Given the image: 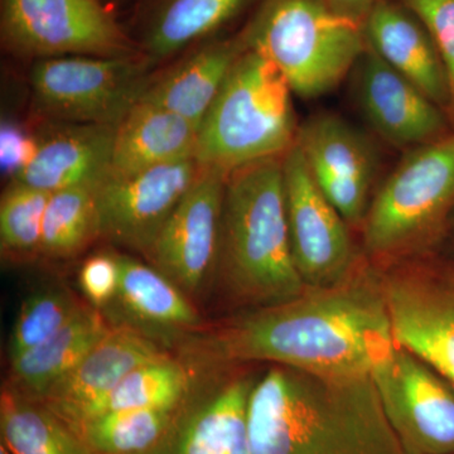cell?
I'll use <instances>...</instances> for the list:
<instances>
[{
	"label": "cell",
	"mask_w": 454,
	"mask_h": 454,
	"mask_svg": "<svg viewBox=\"0 0 454 454\" xmlns=\"http://www.w3.org/2000/svg\"><path fill=\"white\" fill-rule=\"evenodd\" d=\"M310 175L351 227L361 229L380 172L372 139L333 113H318L300 124L297 139Z\"/></svg>",
	"instance_id": "obj_14"
},
{
	"label": "cell",
	"mask_w": 454,
	"mask_h": 454,
	"mask_svg": "<svg viewBox=\"0 0 454 454\" xmlns=\"http://www.w3.org/2000/svg\"><path fill=\"white\" fill-rule=\"evenodd\" d=\"M85 306L67 286L51 284L35 289L23 301L12 328L9 361L51 339Z\"/></svg>",
	"instance_id": "obj_29"
},
{
	"label": "cell",
	"mask_w": 454,
	"mask_h": 454,
	"mask_svg": "<svg viewBox=\"0 0 454 454\" xmlns=\"http://www.w3.org/2000/svg\"><path fill=\"white\" fill-rule=\"evenodd\" d=\"M227 175L200 166L196 181L145 255L152 267L193 301L215 283Z\"/></svg>",
	"instance_id": "obj_13"
},
{
	"label": "cell",
	"mask_w": 454,
	"mask_h": 454,
	"mask_svg": "<svg viewBox=\"0 0 454 454\" xmlns=\"http://www.w3.org/2000/svg\"><path fill=\"white\" fill-rule=\"evenodd\" d=\"M354 73L358 107L387 145L409 152L452 133L450 115L372 47L358 59Z\"/></svg>",
	"instance_id": "obj_16"
},
{
	"label": "cell",
	"mask_w": 454,
	"mask_h": 454,
	"mask_svg": "<svg viewBox=\"0 0 454 454\" xmlns=\"http://www.w3.org/2000/svg\"><path fill=\"white\" fill-rule=\"evenodd\" d=\"M245 46L241 37L205 47L157 80H151L139 101L178 114L200 130Z\"/></svg>",
	"instance_id": "obj_22"
},
{
	"label": "cell",
	"mask_w": 454,
	"mask_h": 454,
	"mask_svg": "<svg viewBox=\"0 0 454 454\" xmlns=\"http://www.w3.org/2000/svg\"><path fill=\"white\" fill-rule=\"evenodd\" d=\"M0 454H13L11 450H8L7 446L4 443L0 442Z\"/></svg>",
	"instance_id": "obj_36"
},
{
	"label": "cell",
	"mask_w": 454,
	"mask_h": 454,
	"mask_svg": "<svg viewBox=\"0 0 454 454\" xmlns=\"http://www.w3.org/2000/svg\"><path fill=\"white\" fill-rule=\"evenodd\" d=\"M394 345L380 268L365 255L342 282L203 327L178 349L234 365L355 376L369 375Z\"/></svg>",
	"instance_id": "obj_1"
},
{
	"label": "cell",
	"mask_w": 454,
	"mask_h": 454,
	"mask_svg": "<svg viewBox=\"0 0 454 454\" xmlns=\"http://www.w3.org/2000/svg\"><path fill=\"white\" fill-rule=\"evenodd\" d=\"M192 376V361L181 352L172 351L137 367L92 402L52 411L66 422L76 423L115 411L169 408L178 405L186 395Z\"/></svg>",
	"instance_id": "obj_24"
},
{
	"label": "cell",
	"mask_w": 454,
	"mask_h": 454,
	"mask_svg": "<svg viewBox=\"0 0 454 454\" xmlns=\"http://www.w3.org/2000/svg\"><path fill=\"white\" fill-rule=\"evenodd\" d=\"M364 26L369 46L450 115L446 66L420 20L403 4L379 0L367 12Z\"/></svg>",
	"instance_id": "obj_18"
},
{
	"label": "cell",
	"mask_w": 454,
	"mask_h": 454,
	"mask_svg": "<svg viewBox=\"0 0 454 454\" xmlns=\"http://www.w3.org/2000/svg\"><path fill=\"white\" fill-rule=\"evenodd\" d=\"M292 94L279 67L247 44L200 127L196 162L230 173L284 157L300 130Z\"/></svg>",
	"instance_id": "obj_4"
},
{
	"label": "cell",
	"mask_w": 454,
	"mask_h": 454,
	"mask_svg": "<svg viewBox=\"0 0 454 454\" xmlns=\"http://www.w3.org/2000/svg\"><path fill=\"white\" fill-rule=\"evenodd\" d=\"M247 427L253 454H408L370 373L270 365L254 385Z\"/></svg>",
	"instance_id": "obj_2"
},
{
	"label": "cell",
	"mask_w": 454,
	"mask_h": 454,
	"mask_svg": "<svg viewBox=\"0 0 454 454\" xmlns=\"http://www.w3.org/2000/svg\"><path fill=\"white\" fill-rule=\"evenodd\" d=\"M79 284L90 306L103 312L115 300L121 286L118 255L97 254L86 260L80 269Z\"/></svg>",
	"instance_id": "obj_32"
},
{
	"label": "cell",
	"mask_w": 454,
	"mask_h": 454,
	"mask_svg": "<svg viewBox=\"0 0 454 454\" xmlns=\"http://www.w3.org/2000/svg\"><path fill=\"white\" fill-rule=\"evenodd\" d=\"M372 376L391 429L408 454H454V384L394 345Z\"/></svg>",
	"instance_id": "obj_10"
},
{
	"label": "cell",
	"mask_w": 454,
	"mask_h": 454,
	"mask_svg": "<svg viewBox=\"0 0 454 454\" xmlns=\"http://www.w3.org/2000/svg\"><path fill=\"white\" fill-rule=\"evenodd\" d=\"M52 193L12 181L0 200V245L3 254L40 253L44 214Z\"/></svg>",
	"instance_id": "obj_30"
},
{
	"label": "cell",
	"mask_w": 454,
	"mask_h": 454,
	"mask_svg": "<svg viewBox=\"0 0 454 454\" xmlns=\"http://www.w3.org/2000/svg\"><path fill=\"white\" fill-rule=\"evenodd\" d=\"M454 212V131L406 152L376 190L361 226L364 254L379 267L429 255Z\"/></svg>",
	"instance_id": "obj_5"
},
{
	"label": "cell",
	"mask_w": 454,
	"mask_h": 454,
	"mask_svg": "<svg viewBox=\"0 0 454 454\" xmlns=\"http://www.w3.org/2000/svg\"><path fill=\"white\" fill-rule=\"evenodd\" d=\"M243 0H170L152 28L149 52L166 57L226 22Z\"/></svg>",
	"instance_id": "obj_28"
},
{
	"label": "cell",
	"mask_w": 454,
	"mask_h": 454,
	"mask_svg": "<svg viewBox=\"0 0 454 454\" xmlns=\"http://www.w3.org/2000/svg\"><path fill=\"white\" fill-rule=\"evenodd\" d=\"M197 139L199 127L193 122L164 107L138 101L116 125L107 177H127L160 164L195 158Z\"/></svg>",
	"instance_id": "obj_21"
},
{
	"label": "cell",
	"mask_w": 454,
	"mask_h": 454,
	"mask_svg": "<svg viewBox=\"0 0 454 454\" xmlns=\"http://www.w3.org/2000/svg\"><path fill=\"white\" fill-rule=\"evenodd\" d=\"M426 27L441 53L450 79V119L454 121V0H399Z\"/></svg>",
	"instance_id": "obj_31"
},
{
	"label": "cell",
	"mask_w": 454,
	"mask_h": 454,
	"mask_svg": "<svg viewBox=\"0 0 454 454\" xmlns=\"http://www.w3.org/2000/svg\"><path fill=\"white\" fill-rule=\"evenodd\" d=\"M336 7L342 9V11L348 12V13L356 16L357 12L370 11L379 2V0H330Z\"/></svg>",
	"instance_id": "obj_34"
},
{
	"label": "cell",
	"mask_w": 454,
	"mask_h": 454,
	"mask_svg": "<svg viewBox=\"0 0 454 454\" xmlns=\"http://www.w3.org/2000/svg\"><path fill=\"white\" fill-rule=\"evenodd\" d=\"M115 125L73 124L40 142L35 160L13 181L53 193L100 184L112 166Z\"/></svg>",
	"instance_id": "obj_20"
},
{
	"label": "cell",
	"mask_w": 454,
	"mask_h": 454,
	"mask_svg": "<svg viewBox=\"0 0 454 454\" xmlns=\"http://www.w3.org/2000/svg\"><path fill=\"white\" fill-rule=\"evenodd\" d=\"M98 187V184H85L51 195L42 231V255L71 258L100 238Z\"/></svg>",
	"instance_id": "obj_27"
},
{
	"label": "cell",
	"mask_w": 454,
	"mask_h": 454,
	"mask_svg": "<svg viewBox=\"0 0 454 454\" xmlns=\"http://www.w3.org/2000/svg\"><path fill=\"white\" fill-rule=\"evenodd\" d=\"M2 27L8 43L27 55L136 56L98 0H3Z\"/></svg>",
	"instance_id": "obj_12"
},
{
	"label": "cell",
	"mask_w": 454,
	"mask_h": 454,
	"mask_svg": "<svg viewBox=\"0 0 454 454\" xmlns=\"http://www.w3.org/2000/svg\"><path fill=\"white\" fill-rule=\"evenodd\" d=\"M243 37L303 98L333 91L369 47L364 20L330 0H268Z\"/></svg>",
	"instance_id": "obj_6"
},
{
	"label": "cell",
	"mask_w": 454,
	"mask_h": 454,
	"mask_svg": "<svg viewBox=\"0 0 454 454\" xmlns=\"http://www.w3.org/2000/svg\"><path fill=\"white\" fill-rule=\"evenodd\" d=\"M177 406L115 411L68 424L97 454H146L169 429Z\"/></svg>",
	"instance_id": "obj_26"
},
{
	"label": "cell",
	"mask_w": 454,
	"mask_h": 454,
	"mask_svg": "<svg viewBox=\"0 0 454 454\" xmlns=\"http://www.w3.org/2000/svg\"><path fill=\"white\" fill-rule=\"evenodd\" d=\"M215 283L229 300L250 309L306 291L289 239L283 157L227 175Z\"/></svg>",
	"instance_id": "obj_3"
},
{
	"label": "cell",
	"mask_w": 454,
	"mask_h": 454,
	"mask_svg": "<svg viewBox=\"0 0 454 454\" xmlns=\"http://www.w3.org/2000/svg\"><path fill=\"white\" fill-rule=\"evenodd\" d=\"M40 142L16 125L3 124L0 130V164L3 173L16 177L35 160Z\"/></svg>",
	"instance_id": "obj_33"
},
{
	"label": "cell",
	"mask_w": 454,
	"mask_h": 454,
	"mask_svg": "<svg viewBox=\"0 0 454 454\" xmlns=\"http://www.w3.org/2000/svg\"><path fill=\"white\" fill-rule=\"evenodd\" d=\"M121 286L113 303L104 309L112 325H127L170 351L203 328L195 301L152 265L118 255Z\"/></svg>",
	"instance_id": "obj_17"
},
{
	"label": "cell",
	"mask_w": 454,
	"mask_h": 454,
	"mask_svg": "<svg viewBox=\"0 0 454 454\" xmlns=\"http://www.w3.org/2000/svg\"><path fill=\"white\" fill-rule=\"evenodd\" d=\"M450 232H452V234L454 235V212L452 217H450V226H448L447 234H450Z\"/></svg>",
	"instance_id": "obj_35"
},
{
	"label": "cell",
	"mask_w": 454,
	"mask_h": 454,
	"mask_svg": "<svg viewBox=\"0 0 454 454\" xmlns=\"http://www.w3.org/2000/svg\"><path fill=\"white\" fill-rule=\"evenodd\" d=\"M192 382L164 437L146 454H253L247 411L259 375L247 365L184 354Z\"/></svg>",
	"instance_id": "obj_7"
},
{
	"label": "cell",
	"mask_w": 454,
	"mask_h": 454,
	"mask_svg": "<svg viewBox=\"0 0 454 454\" xmlns=\"http://www.w3.org/2000/svg\"><path fill=\"white\" fill-rule=\"evenodd\" d=\"M0 442L13 454H97L52 409L7 382L0 393Z\"/></svg>",
	"instance_id": "obj_25"
},
{
	"label": "cell",
	"mask_w": 454,
	"mask_h": 454,
	"mask_svg": "<svg viewBox=\"0 0 454 454\" xmlns=\"http://www.w3.org/2000/svg\"><path fill=\"white\" fill-rule=\"evenodd\" d=\"M286 220L295 268L307 286L342 282L363 262L348 221L325 196L295 145L283 157Z\"/></svg>",
	"instance_id": "obj_11"
},
{
	"label": "cell",
	"mask_w": 454,
	"mask_h": 454,
	"mask_svg": "<svg viewBox=\"0 0 454 454\" xmlns=\"http://www.w3.org/2000/svg\"><path fill=\"white\" fill-rule=\"evenodd\" d=\"M151 80L146 64L128 57H52L35 65V106L71 124L118 125Z\"/></svg>",
	"instance_id": "obj_8"
},
{
	"label": "cell",
	"mask_w": 454,
	"mask_h": 454,
	"mask_svg": "<svg viewBox=\"0 0 454 454\" xmlns=\"http://www.w3.org/2000/svg\"><path fill=\"white\" fill-rule=\"evenodd\" d=\"M379 268L396 345L454 384V265L429 254Z\"/></svg>",
	"instance_id": "obj_9"
},
{
	"label": "cell",
	"mask_w": 454,
	"mask_h": 454,
	"mask_svg": "<svg viewBox=\"0 0 454 454\" xmlns=\"http://www.w3.org/2000/svg\"><path fill=\"white\" fill-rule=\"evenodd\" d=\"M195 158L107 177L97 191L100 238L146 255L199 176Z\"/></svg>",
	"instance_id": "obj_15"
},
{
	"label": "cell",
	"mask_w": 454,
	"mask_h": 454,
	"mask_svg": "<svg viewBox=\"0 0 454 454\" xmlns=\"http://www.w3.org/2000/svg\"><path fill=\"white\" fill-rule=\"evenodd\" d=\"M110 328L112 325L106 316L86 304L51 339L9 361L7 384L40 400L91 351Z\"/></svg>",
	"instance_id": "obj_23"
},
{
	"label": "cell",
	"mask_w": 454,
	"mask_h": 454,
	"mask_svg": "<svg viewBox=\"0 0 454 454\" xmlns=\"http://www.w3.org/2000/svg\"><path fill=\"white\" fill-rule=\"evenodd\" d=\"M168 352L172 351L133 328L112 325L91 351L40 400L53 411L86 404L112 390L137 367Z\"/></svg>",
	"instance_id": "obj_19"
}]
</instances>
